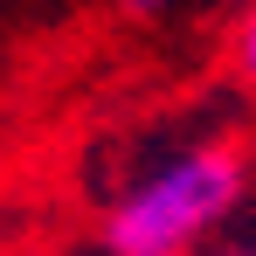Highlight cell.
Returning a JSON list of instances; mask_svg holds the SVG:
<instances>
[{
  "label": "cell",
  "mask_w": 256,
  "mask_h": 256,
  "mask_svg": "<svg viewBox=\"0 0 256 256\" xmlns=\"http://www.w3.org/2000/svg\"><path fill=\"white\" fill-rule=\"evenodd\" d=\"M250 194V160L228 138L180 146L146 166L104 214V256H201L214 228H228Z\"/></svg>",
  "instance_id": "1"
},
{
  "label": "cell",
  "mask_w": 256,
  "mask_h": 256,
  "mask_svg": "<svg viewBox=\"0 0 256 256\" xmlns=\"http://www.w3.org/2000/svg\"><path fill=\"white\" fill-rule=\"evenodd\" d=\"M236 70H242V84L256 90V14L236 28Z\"/></svg>",
  "instance_id": "2"
},
{
  "label": "cell",
  "mask_w": 256,
  "mask_h": 256,
  "mask_svg": "<svg viewBox=\"0 0 256 256\" xmlns=\"http://www.w3.org/2000/svg\"><path fill=\"white\" fill-rule=\"evenodd\" d=\"M201 256H256V236H242V242H222V250H201Z\"/></svg>",
  "instance_id": "3"
},
{
  "label": "cell",
  "mask_w": 256,
  "mask_h": 256,
  "mask_svg": "<svg viewBox=\"0 0 256 256\" xmlns=\"http://www.w3.org/2000/svg\"><path fill=\"white\" fill-rule=\"evenodd\" d=\"M132 7H166V0H132Z\"/></svg>",
  "instance_id": "4"
}]
</instances>
